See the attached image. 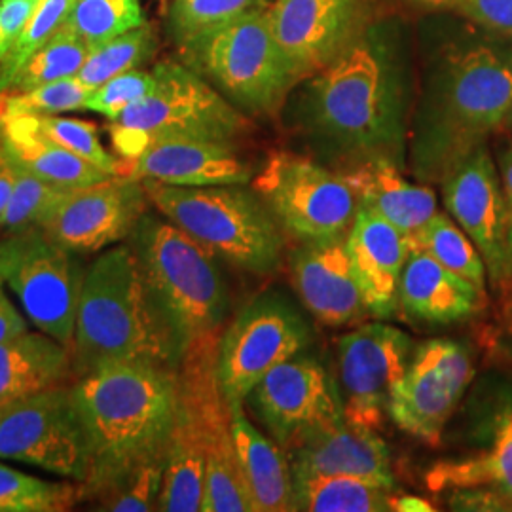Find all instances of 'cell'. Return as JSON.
<instances>
[{"instance_id": "obj_1", "label": "cell", "mask_w": 512, "mask_h": 512, "mask_svg": "<svg viewBox=\"0 0 512 512\" xmlns=\"http://www.w3.org/2000/svg\"><path fill=\"white\" fill-rule=\"evenodd\" d=\"M408 76L397 33L370 21L298 97V126L311 147L340 165L385 158L404 167Z\"/></svg>"}, {"instance_id": "obj_2", "label": "cell", "mask_w": 512, "mask_h": 512, "mask_svg": "<svg viewBox=\"0 0 512 512\" xmlns=\"http://www.w3.org/2000/svg\"><path fill=\"white\" fill-rule=\"evenodd\" d=\"M512 105V48L471 40L450 46L425 78L408 131V167L421 184L442 183L503 126Z\"/></svg>"}, {"instance_id": "obj_3", "label": "cell", "mask_w": 512, "mask_h": 512, "mask_svg": "<svg viewBox=\"0 0 512 512\" xmlns=\"http://www.w3.org/2000/svg\"><path fill=\"white\" fill-rule=\"evenodd\" d=\"M90 442L92 469L78 482L80 503H95L148 461L165 458L177 406V368L116 363L73 384Z\"/></svg>"}, {"instance_id": "obj_4", "label": "cell", "mask_w": 512, "mask_h": 512, "mask_svg": "<svg viewBox=\"0 0 512 512\" xmlns=\"http://www.w3.org/2000/svg\"><path fill=\"white\" fill-rule=\"evenodd\" d=\"M116 363H181L129 243L107 249L84 274L74 327L76 380Z\"/></svg>"}, {"instance_id": "obj_5", "label": "cell", "mask_w": 512, "mask_h": 512, "mask_svg": "<svg viewBox=\"0 0 512 512\" xmlns=\"http://www.w3.org/2000/svg\"><path fill=\"white\" fill-rule=\"evenodd\" d=\"M128 243L139 260L150 300L183 359L184 351L220 334L228 291L217 255L162 213H145Z\"/></svg>"}, {"instance_id": "obj_6", "label": "cell", "mask_w": 512, "mask_h": 512, "mask_svg": "<svg viewBox=\"0 0 512 512\" xmlns=\"http://www.w3.org/2000/svg\"><path fill=\"white\" fill-rule=\"evenodd\" d=\"M148 200L190 238L251 274H272L283 256V230L245 184L175 186L143 181Z\"/></svg>"}, {"instance_id": "obj_7", "label": "cell", "mask_w": 512, "mask_h": 512, "mask_svg": "<svg viewBox=\"0 0 512 512\" xmlns=\"http://www.w3.org/2000/svg\"><path fill=\"white\" fill-rule=\"evenodd\" d=\"M179 48L186 67L251 114L275 112L298 84L275 38L272 2L213 25Z\"/></svg>"}, {"instance_id": "obj_8", "label": "cell", "mask_w": 512, "mask_h": 512, "mask_svg": "<svg viewBox=\"0 0 512 512\" xmlns=\"http://www.w3.org/2000/svg\"><path fill=\"white\" fill-rule=\"evenodd\" d=\"M251 183L281 230L294 239L313 243L348 236L357 200L340 171L306 156L274 152Z\"/></svg>"}, {"instance_id": "obj_9", "label": "cell", "mask_w": 512, "mask_h": 512, "mask_svg": "<svg viewBox=\"0 0 512 512\" xmlns=\"http://www.w3.org/2000/svg\"><path fill=\"white\" fill-rule=\"evenodd\" d=\"M154 90L114 122L139 129L148 143L162 139L238 141L249 129L245 114L183 61H162L154 69Z\"/></svg>"}, {"instance_id": "obj_10", "label": "cell", "mask_w": 512, "mask_h": 512, "mask_svg": "<svg viewBox=\"0 0 512 512\" xmlns=\"http://www.w3.org/2000/svg\"><path fill=\"white\" fill-rule=\"evenodd\" d=\"M73 384L0 404V459H14L76 482L88 478L90 442Z\"/></svg>"}, {"instance_id": "obj_11", "label": "cell", "mask_w": 512, "mask_h": 512, "mask_svg": "<svg viewBox=\"0 0 512 512\" xmlns=\"http://www.w3.org/2000/svg\"><path fill=\"white\" fill-rule=\"evenodd\" d=\"M310 342L304 315L279 291L247 304L220 334L217 376L228 404L245 403L270 370L300 355Z\"/></svg>"}, {"instance_id": "obj_12", "label": "cell", "mask_w": 512, "mask_h": 512, "mask_svg": "<svg viewBox=\"0 0 512 512\" xmlns=\"http://www.w3.org/2000/svg\"><path fill=\"white\" fill-rule=\"evenodd\" d=\"M220 334L207 336L186 349L177 368V380L190 393L202 421L205 444L202 512H255L239 465L232 408L217 376Z\"/></svg>"}, {"instance_id": "obj_13", "label": "cell", "mask_w": 512, "mask_h": 512, "mask_svg": "<svg viewBox=\"0 0 512 512\" xmlns=\"http://www.w3.org/2000/svg\"><path fill=\"white\" fill-rule=\"evenodd\" d=\"M247 401L287 452L344 421L334 380L325 366L306 355L275 366L253 387Z\"/></svg>"}, {"instance_id": "obj_14", "label": "cell", "mask_w": 512, "mask_h": 512, "mask_svg": "<svg viewBox=\"0 0 512 512\" xmlns=\"http://www.w3.org/2000/svg\"><path fill=\"white\" fill-rule=\"evenodd\" d=\"M473 376L467 348L450 340L425 342L393 389L389 418L404 433L437 446Z\"/></svg>"}, {"instance_id": "obj_15", "label": "cell", "mask_w": 512, "mask_h": 512, "mask_svg": "<svg viewBox=\"0 0 512 512\" xmlns=\"http://www.w3.org/2000/svg\"><path fill=\"white\" fill-rule=\"evenodd\" d=\"M145 184L126 175L69 190L38 228L74 255H90L131 236L147 213Z\"/></svg>"}, {"instance_id": "obj_16", "label": "cell", "mask_w": 512, "mask_h": 512, "mask_svg": "<svg viewBox=\"0 0 512 512\" xmlns=\"http://www.w3.org/2000/svg\"><path fill=\"white\" fill-rule=\"evenodd\" d=\"M344 420L380 431L389 401L412 359L410 336L385 323H368L340 338Z\"/></svg>"}, {"instance_id": "obj_17", "label": "cell", "mask_w": 512, "mask_h": 512, "mask_svg": "<svg viewBox=\"0 0 512 512\" xmlns=\"http://www.w3.org/2000/svg\"><path fill=\"white\" fill-rule=\"evenodd\" d=\"M448 213L473 239L495 287L512 277L507 245V209L501 177L486 145L473 150L442 181Z\"/></svg>"}, {"instance_id": "obj_18", "label": "cell", "mask_w": 512, "mask_h": 512, "mask_svg": "<svg viewBox=\"0 0 512 512\" xmlns=\"http://www.w3.org/2000/svg\"><path fill=\"white\" fill-rule=\"evenodd\" d=\"M73 255L40 228H31L18 266L8 277V287L18 296L31 323L71 351L84 283Z\"/></svg>"}, {"instance_id": "obj_19", "label": "cell", "mask_w": 512, "mask_h": 512, "mask_svg": "<svg viewBox=\"0 0 512 512\" xmlns=\"http://www.w3.org/2000/svg\"><path fill=\"white\" fill-rule=\"evenodd\" d=\"M272 23L300 84L323 71L370 23L368 0H275Z\"/></svg>"}, {"instance_id": "obj_20", "label": "cell", "mask_w": 512, "mask_h": 512, "mask_svg": "<svg viewBox=\"0 0 512 512\" xmlns=\"http://www.w3.org/2000/svg\"><path fill=\"white\" fill-rule=\"evenodd\" d=\"M124 175L175 186H220L251 183L256 171L234 141L162 139L126 165Z\"/></svg>"}, {"instance_id": "obj_21", "label": "cell", "mask_w": 512, "mask_h": 512, "mask_svg": "<svg viewBox=\"0 0 512 512\" xmlns=\"http://www.w3.org/2000/svg\"><path fill=\"white\" fill-rule=\"evenodd\" d=\"M291 262L294 287L319 323L340 327L368 315L346 236L304 243Z\"/></svg>"}, {"instance_id": "obj_22", "label": "cell", "mask_w": 512, "mask_h": 512, "mask_svg": "<svg viewBox=\"0 0 512 512\" xmlns=\"http://www.w3.org/2000/svg\"><path fill=\"white\" fill-rule=\"evenodd\" d=\"M346 245L366 313L376 319L393 317L399 310V283L410 256L408 239L378 213L357 207Z\"/></svg>"}, {"instance_id": "obj_23", "label": "cell", "mask_w": 512, "mask_h": 512, "mask_svg": "<svg viewBox=\"0 0 512 512\" xmlns=\"http://www.w3.org/2000/svg\"><path fill=\"white\" fill-rule=\"evenodd\" d=\"M293 476H355L395 490L391 456L378 431L344 420L291 452Z\"/></svg>"}, {"instance_id": "obj_24", "label": "cell", "mask_w": 512, "mask_h": 512, "mask_svg": "<svg viewBox=\"0 0 512 512\" xmlns=\"http://www.w3.org/2000/svg\"><path fill=\"white\" fill-rule=\"evenodd\" d=\"M404 167L385 158H372L340 169L355 194L357 207H366L389 220L412 239L437 215V196L427 184L410 183Z\"/></svg>"}, {"instance_id": "obj_25", "label": "cell", "mask_w": 512, "mask_h": 512, "mask_svg": "<svg viewBox=\"0 0 512 512\" xmlns=\"http://www.w3.org/2000/svg\"><path fill=\"white\" fill-rule=\"evenodd\" d=\"M484 294L427 253L412 251L399 283V310L410 321L450 325L482 310Z\"/></svg>"}, {"instance_id": "obj_26", "label": "cell", "mask_w": 512, "mask_h": 512, "mask_svg": "<svg viewBox=\"0 0 512 512\" xmlns=\"http://www.w3.org/2000/svg\"><path fill=\"white\" fill-rule=\"evenodd\" d=\"M205 444L202 421L190 393L177 380V406L165 448V469L158 511H202Z\"/></svg>"}, {"instance_id": "obj_27", "label": "cell", "mask_w": 512, "mask_h": 512, "mask_svg": "<svg viewBox=\"0 0 512 512\" xmlns=\"http://www.w3.org/2000/svg\"><path fill=\"white\" fill-rule=\"evenodd\" d=\"M76 382L73 351L46 332H23L0 344V404Z\"/></svg>"}, {"instance_id": "obj_28", "label": "cell", "mask_w": 512, "mask_h": 512, "mask_svg": "<svg viewBox=\"0 0 512 512\" xmlns=\"http://www.w3.org/2000/svg\"><path fill=\"white\" fill-rule=\"evenodd\" d=\"M230 408L239 465L255 512L293 511V469L283 448L256 429L245 416L243 403Z\"/></svg>"}, {"instance_id": "obj_29", "label": "cell", "mask_w": 512, "mask_h": 512, "mask_svg": "<svg viewBox=\"0 0 512 512\" xmlns=\"http://www.w3.org/2000/svg\"><path fill=\"white\" fill-rule=\"evenodd\" d=\"M0 133L14 164L57 188L74 190L112 177L97 165L40 135L25 116L2 122Z\"/></svg>"}, {"instance_id": "obj_30", "label": "cell", "mask_w": 512, "mask_h": 512, "mask_svg": "<svg viewBox=\"0 0 512 512\" xmlns=\"http://www.w3.org/2000/svg\"><path fill=\"white\" fill-rule=\"evenodd\" d=\"M425 484L431 492L490 490L512 505V410L497 418L490 450L458 461H440L427 471Z\"/></svg>"}, {"instance_id": "obj_31", "label": "cell", "mask_w": 512, "mask_h": 512, "mask_svg": "<svg viewBox=\"0 0 512 512\" xmlns=\"http://www.w3.org/2000/svg\"><path fill=\"white\" fill-rule=\"evenodd\" d=\"M391 492L385 486L355 476H293V511H395Z\"/></svg>"}, {"instance_id": "obj_32", "label": "cell", "mask_w": 512, "mask_h": 512, "mask_svg": "<svg viewBox=\"0 0 512 512\" xmlns=\"http://www.w3.org/2000/svg\"><path fill=\"white\" fill-rule=\"evenodd\" d=\"M410 253L421 251L435 258L444 268L467 279L478 289L486 291L488 270L484 258L476 249L473 239L469 238L456 220L450 219L446 213H439L429 220L420 232L408 239Z\"/></svg>"}, {"instance_id": "obj_33", "label": "cell", "mask_w": 512, "mask_h": 512, "mask_svg": "<svg viewBox=\"0 0 512 512\" xmlns=\"http://www.w3.org/2000/svg\"><path fill=\"white\" fill-rule=\"evenodd\" d=\"M158 50V37L150 23H143L95 48L76 74L88 88H99L118 74L141 69Z\"/></svg>"}, {"instance_id": "obj_34", "label": "cell", "mask_w": 512, "mask_h": 512, "mask_svg": "<svg viewBox=\"0 0 512 512\" xmlns=\"http://www.w3.org/2000/svg\"><path fill=\"white\" fill-rule=\"evenodd\" d=\"M145 23L139 0H76L63 21L90 52Z\"/></svg>"}, {"instance_id": "obj_35", "label": "cell", "mask_w": 512, "mask_h": 512, "mask_svg": "<svg viewBox=\"0 0 512 512\" xmlns=\"http://www.w3.org/2000/svg\"><path fill=\"white\" fill-rule=\"evenodd\" d=\"M88 55L90 48L61 25L54 37L29 57L6 92H29L44 84L76 76Z\"/></svg>"}, {"instance_id": "obj_36", "label": "cell", "mask_w": 512, "mask_h": 512, "mask_svg": "<svg viewBox=\"0 0 512 512\" xmlns=\"http://www.w3.org/2000/svg\"><path fill=\"white\" fill-rule=\"evenodd\" d=\"M76 503L78 482H50L0 463V512H65Z\"/></svg>"}, {"instance_id": "obj_37", "label": "cell", "mask_w": 512, "mask_h": 512, "mask_svg": "<svg viewBox=\"0 0 512 512\" xmlns=\"http://www.w3.org/2000/svg\"><path fill=\"white\" fill-rule=\"evenodd\" d=\"M92 88L78 76L44 84L29 92L0 93V124L27 114H59L84 109Z\"/></svg>"}, {"instance_id": "obj_38", "label": "cell", "mask_w": 512, "mask_h": 512, "mask_svg": "<svg viewBox=\"0 0 512 512\" xmlns=\"http://www.w3.org/2000/svg\"><path fill=\"white\" fill-rule=\"evenodd\" d=\"M33 129L40 135L54 141L55 145L67 148L86 162L97 165L109 175H122V160H116L103 148L97 128L90 122L59 118L54 114H27L25 116Z\"/></svg>"}, {"instance_id": "obj_39", "label": "cell", "mask_w": 512, "mask_h": 512, "mask_svg": "<svg viewBox=\"0 0 512 512\" xmlns=\"http://www.w3.org/2000/svg\"><path fill=\"white\" fill-rule=\"evenodd\" d=\"M76 0H38L12 52L0 63V93L6 92L29 57L40 50L63 25Z\"/></svg>"}, {"instance_id": "obj_40", "label": "cell", "mask_w": 512, "mask_h": 512, "mask_svg": "<svg viewBox=\"0 0 512 512\" xmlns=\"http://www.w3.org/2000/svg\"><path fill=\"white\" fill-rule=\"evenodd\" d=\"M67 192L69 190L46 183L16 165V183L10 202L0 215V228H10L16 232L38 228L40 220Z\"/></svg>"}, {"instance_id": "obj_41", "label": "cell", "mask_w": 512, "mask_h": 512, "mask_svg": "<svg viewBox=\"0 0 512 512\" xmlns=\"http://www.w3.org/2000/svg\"><path fill=\"white\" fill-rule=\"evenodd\" d=\"M266 2L270 0H173L169 10V35L181 46L205 29L238 18Z\"/></svg>"}, {"instance_id": "obj_42", "label": "cell", "mask_w": 512, "mask_h": 512, "mask_svg": "<svg viewBox=\"0 0 512 512\" xmlns=\"http://www.w3.org/2000/svg\"><path fill=\"white\" fill-rule=\"evenodd\" d=\"M165 458L148 461L116 490L95 501V509L112 512L158 511L164 482Z\"/></svg>"}, {"instance_id": "obj_43", "label": "cell", "mask_w": 512, "mask_h": 512, "mask_svg": "<svg viewBox=\"0 0 512 512\" xmlns=\"http://www.w3.org/2000/svg\"><path fill=\"white\" fill-rule=\"evenodd\" d=\"M154 84V73L141 69L118 74L90 93L84 109L99 112L114 122L133 103L147 97L154 90Z\"/></svg>"}, {"instance_id": "obj_44", "label": "cell", "mask_w": 512, "mask_h": 512, "mask_svg": "<svg viewBox=\"0 0 512 512\" xmlns=\"http://www.w3.org/2000/svg\"><path fill=\"white\" fill-rule=\"evenodd\" d=\"M448 8L512 42V0H452Z\"/></svg>"}, {"instance_id": "obj_45", "label": "cell", "mask_w": 512, "mask_h": 512, "mask_svg": "<svg viewBox=\"0 0 512 512\" xmlns=\"http://www.w3.org/2000/svg\"><path fill=\"white\" fill-rule=\"evenodd\" d=\"M37 4L38 0H0V63L12 52Z\"/></svg>"}, {"instance_id": "obj_46", "label": "cell", "mask_w": 512, "mask_h": 512, "mask_svg": "<svg viewBox=\"0 0 512 512\" xmlns=\"http://www.w3.org/2000/svg\"><path fill=\"white\" fill-rule=\"evenodd\" d=\"M27 239H29V230H23L0 241V289L4 283H8V277L18 266L19 258L25 251Z\"/></svg>"}, {"instance_id": "obj_47", "label": "cell", "mask_w": 512, "mask_h": 512, "mask_svg": "<svg viewBox=\"0 0 512 512\" xmlns=\"http://www.w3.org/2000/svg\"><path fill=\"white\" fill-rule=\"evenodd\" d=\"M27 332V321L19 313L8 294L0 289V344Z\"/></svg>"}, {"instance_id": "obj_48", "label": "cell", "mask_w": 512, "mask_h": 512, "mask_svg": "<svg viewBox=\"0 0 512 512\" xmlns=\"http://www.w3.org/2000/svg\"><path fill=\"white\" fill-rule=\"evenodd\" d=\"M499 177H501L505 209H507V245H509L512 268V145L499 156Z\"/></svg>"}, {"instance_id": "obj_49", "label": "cell", "mask_w": 512, "mask_h": 512, "mask_svg": "<svg viewBox=\"0 0 512 512\" xmlns=\"http://www.w3.org/2000/svg\"><path fill=\"white\" fill-rule=\"evenodd\" d=\"M14 183H16V165L10 160L2 141V133H0V215L10 202Z\"/></svg>"}, {"instance_id": "obj_50", "label": "cell", "mask_w": 512, "mask_h": 512, "mask_svg": "<svg viewBox=\"0 0 512 512\" xmlns=\"http://www.w3.org/2000/svg\"><path fill=\"white\" fill-rule=\"evenodd\" d=\"M395 509L397 511H429L427 503L420 499H403V501H395Z\"/></svg>"}, {"instance_id": "obj_51", "label": "cell", "mask_w": 512, "mask_h": 512, "mask_svg": "<svg viewBox=\"0 0 512 512\" xmlns=\"http://www.w3.org/2000/svg\"><path fill=\"white\" fill-rule=\"evenodd\" d=\"M401 2L416 8H448L452 0H401Z\"/></svg>"}, {"instance_id": "obj_52", "label": "cell", "mask_w": 512, "mask_h": 512, "mask_svg": "<svg viewBox=\"0 0 512 512\" xmlns=\"http://www.w3.org/2000/svg\"><path fill=\"white\" fill-rule=\"evenodd\" d=\"M503 124H505V126H507V128L512 129V105H511V109H509V112H507V118H505V122H503Z\"/></svg>"}, {"instance_id": "obj_53", "label": "cell", "mask_w": 512, "mask_h": 512, "mask_svg": "<svg viewBox=\"0 0 512 512\" xmlns=\"http://www.w3.org/2000/svg\"><path fill=\"white\" fill-rule=\"evenodd\" d=\"M162 2H165V0H162Z\"/></svg>"}]
</instances>
